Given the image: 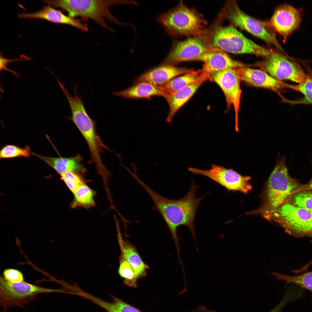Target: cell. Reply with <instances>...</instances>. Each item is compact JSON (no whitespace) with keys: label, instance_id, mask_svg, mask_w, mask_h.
<instances>
[{"label":"cell","instance_id":"6da1fadb","mask_svg":"<svg viewBox=\"0 0 312 312\" xmlns=\"http://www.w3.org/2000/svg\"><path fill=\"white\" fill-rule=\"evenodd\" d=\"M187 194L183 198L176 200L166 198L151 189L145 183L142 187L152 199L154 205L152 210L158 211L161 214L175 242L178 256H180L179 238L177 229L181 225L187 227L192 235L195 243L196 236L194 226L195 216L197 208L204 196L196 198L195 192L200 185L193 181Z\"/></svg>","mask_w":312,"mask_h":312},{"label":"cell","instance_id":"7a4b0ae2","mask_svg":"<svg viewBox=\"0 0 312 312\" xmlns=\"http://www.w3.org/2000/svg\"><path fill=\"white\" fill-rule=\"evenodd\" d=\"M71 110V116L67 118L75 125L85 140L90 151V162L95 164L97 173L102 177L108 176L110 172L102 161L101 154L103 149L110 150L103 142L96 129V121L88 115L81 97L75 93L67 98Z\"/></svg>","mask_w":312,"mask_h":312},{"label":"cell","instance_id":"3957f363","mask_svg":"<svg viewBox=\"0 0 312 312\" xmlns=\"http://www.w3.org/2000/svg\"><path fill=\"white\" fill-rule=\"evenodd\" d=\"M285 160L284 157L277 162L267 181L263 203L249 214H260L263 217L284 203L302 186L289 175Z\"/></svg>","mask_w":312,"mask_h":312},{"label":"cell","instance_id":"277c9868","mask_svg":"<svg viewBox=\"0 0 312 312\" xmlns=\"http://www.w3.org/2000/svg\"><path fill=\"white\" fill-rule=\"evenodd\" d=\"M50 6L60 8L67 12L73 18L80 16L90 18L104 29L113 31L105 19L118 24L121 23L112 15L109 8L123 3L122 1L97 0H45Z\"/></svg>","mask_w":312,"mask_h":312},{"label":"cell","instance_id":"5b68a950","mask_svg":"<svg viewBox=\"0 0 312 312\" xmlns=\"http://www.w3.org/2000/svg\"><path fill=\"white\" fill-rule=\"evenodd\" d=\"M158 20L171 36L182 35L203 38L207 33L200 16L182 2L173 9L160 15Z\"/></svg>","mask_w":312,"mask_h":312},{"label":"cell","instance_id":"8992f818","mask_svg":"<svg viewBox=\"0 0 312 312\" xmlns=\"http://www.w3.org/2000/svg\"><path fill=\"white\" fill-rule=\"evenodd\" d=\"M209 36L211 47L233 53L252 54L266 57L275 53L246 38L233 26L216 27Z\"/></svg>","mask_w":312,"mask_h":312},{"label":"cell","instance_id":"52a82bcc","mask_svg":"<svg viewBox=\"0 0 312 312\" xmlns=\"http://www.w3.org/2000/svg\"><path fill=\"white\" fill-rule=\"evenodd\" d=\"M276 223L290 235L312 239V211L285 202L263 217Z\"/></svg>","mask_w":312,"mask_h":312},{"label":"cell","instance_id":"ba28073f","mask_svg":"<svg viewBox=\"0 0 312 312\" xmlns=\"http://www.w3.org/2000/svg\"><path fill=\"white\" fill-rule=\"evenodd\" d=\"M61 290L46 288L26 282L12 283L0 277V303L4 311L13 307H23L39 294L60 292Z\"/></svg>","mask_w":312,"mask_h":312},{"label":"cell","instance_id":"9c48e42d","mask_svg":"<svg viewBox=\"0 0 312 312\" xmlns=\"http://www.w3.org/2000/svg\"><path fill=\"white\" fill-rule=\"evenodd\" d=\"M223 13L233 25L283 51L268 24L258 20L244 13L239 8L236 1H229L226 2Z\"/></svg>","mask_w":312,"mask_h":312},{"label":"cell","instance_id":"30bf717a","mask_svg":"<svg viewBox=\"0 0 312 312\" xmlns=\"http://www.w3.org/2000/svg\"><path fill=\"white\" fill-rule=\"evenodd\" d=\"M259 66L275 78L282 81L289 80L300 84L305 83L308 75L297 63L283 55L275 53L266 57Z\"/></svg>","mask_w":312,"mask_h":312},{"label":"cell","instance_id":"8fae6325","mask_svg":"<svg viewBox=\"0 0 312 312\" xmlns=\"http://www.w3.org/2000/svg\"><path fill=\"white\" fill-rule=\"evenodd\" d=\"M188 170L193 174L206 177L229 191L247 194L252 188L249 183L250 176H242L231 168L213 164L208 170L191 167Z\"/></svg>","mask_w":312,"mask_h":312},{"label":"cell","instance_id":"7c38bea8","mask_svg":"<svg viewBox=\"0 0 312 312\" xmlns=\"http://www.w3.org/2000/svg\"><path fill=\"white\" fill-rule=\"evenodd\" d=\"M209 80L216 83L222 90L226 98L227 109L233 106L235 129L236 132H238V114L242 92L241 80L235 68L228 69L210 74Z\"/></svg>","mask_w":312,"mask_h":312},{"label":"cell","instance_id":"4fadbf2b","mask_svg":"<svg viewBox=\"0 0 312 312\" xmlns=\"http://www.w3.org/2000/svg\"><path fill=\"white\" fill-rule=\"evenodd\" d=\"M202 38H188L176 43L163 62L173 65L184 62L196 60L203 53L215 48L211 47Z\"/></svg>","mask_w":312,"mask_h":312},{"label":"cell","instance_id":"5bb4252c","mask_svg":"<svg viewBox=\"0 0 312 312\" xmlns=\"http://www.w3.org/2000/svg\"><path fill=\"white\" fill-rule=\"evenodd\" d=\"M301 21L300 10L285 3L276 8L268 24L283 37L285 41L299 27Z\"/></svg>","mask_w":312,"mask_h":312},{"label":"cell","instance_id":"9a60e30c","mask_svg":"<svg viewBox=\"0 0 312 312\" xmlns=\"http://www.w3.org/2000/svg\"><path fill=\"white\" fill-rule=\"evenodd\" d=\"M241 80L252 86L269 89L277 92L289 88L290 84L278 80L263 70L245 66L235 68Z\"/></svg>","mask_w":312,"mask_h":312},{"label":"cell","instance_id":"2e32d148","mask_svg":"<svg viewBox=\"0 0 312 312\" xmlns=\"http://www.w3.org/2000/svg\"><path fill=\"white\" fill-rule=\"evenodd\" d=\"M196 60L204 63L202 69L209 74L228 69L245 66L231 58L222 50L216 48L203 53Z\"/></svg>","mask_w":312,"mask_h":312},{"label":"cell","instance_id":"e0dca14e","mask_svg":"<svg viewBox=\"0 0 312 312\" xmlns=\"http://www.w3.org/2000/svg\"><path fill=\"white\" fill-rule=\"evenodd\" d=\"M193 70L192 69L177 67L172 65L164 64L141 75L135 80L134 84L144 82L161 86L178 76Z\"/></svg>","mask_w":312,"mask_h":312},{"label":"cell","instance_id":"ac0fdd59","mask_svg":"<svg viewBox=\"0 0 312 312\" xmlns=\"http://www.w3.org/2000/svg\"><path fill=\"white\" fill-rule=\"evenodd\" d=\"M194 82L170 95L166 99L169 106L166 119L167 123L171 122L176 114L194 95L199 87L205 81L209 80V74L203 71Z\"/></svg>","mask_w":312,"mask_h":312},{"label":"cell","instance_id":"d6986e66","mask_svg":"<svg viewBox=\"0 0 312 312\" xmlns=\"http://www.w3.org/2000/svg\"><path fill=\"white\" fill-rule=\"evenodd\" d=\"M18 15L21 18L43 19L56 23L70 25L84 32L88 30L86 24L66 16L60 11L49 5L45 6L42 10L36 12L23 13Z\"/></svg>","mask_w":312,"mask_h":312},{"label":"cell","instance_id":"ffe728a7","mask_svg":"<svg viewBox=\"0 0 312 312\" xmlns=\"http://www.w3.org/2000/svg\"><path fill=\"white\" fill-rule=\"evenodd\" d=\"M32 154L45 162L60 174L66 172H72L81 175L84 174L86 171L82 164L83 159L79 154L68 157H48L35 153Z\"/></svg>","mask_w":312,"mask_h":312},{"label":"cell","instance_id":"44dd1931","mask_svg":"<svg viewBox=\"0 0 312 312\" xmlns=\"http://www.w3.org/2000/svg\"><path fill=\"white\" fill-rule=\"evenodd\" d=\"M112 94L116 96L130 99L141 98L150 99L153 96H162L166 99L168 94L160 86L146 82H140L134 84L128 88Z\"/></svg>","mask_w":312,"mask_h":312},{"label":"cell","instance_id":"7402d4cb","mask_svg":"<svg viewBox=\"0 0 312 312\" xmlns=\"http://www.w3.org/2000/svg\"><path fill=\"white\" fill-rule=\"evenodd\" d=\"M116 225L118 239L121 252L120 256L127 260L132 267L138 278L145 277L149 267L145 264L135 248L127 240L122 238L119 225L116 221Z\"/></svg>","mask_w":312,"mask_h":312},{"label":"cell","instance_id":"603a6c76","mask_svg":"<svg viewBox=\"0 0 312 312\" xmlns=\"http://www.w3.org/2000/svg\"><path fill=\"white\" fill-rule=\"evenodd\" d=\"M202 70H194L182 76L175 77L161 86L169 96L196 81L200 77Z\"/></svg>","mask_w":312,"mask_h":312},{"label":"cell","instance_id":"cb8c5ba5","mask_svg":"<svg viewBox=\"0 0 312 312\" xmlns=\"http://www.w3.org/2000/svg\"><path fill=\"white\" fill-rule=\"evenodd\" d=\"M308 78L303 84L296 85H290L289 89L295 90L301 93L302 97L296 100H289L285 99L283 102L292 105L305 104L312 105V69L307 67Z\"/></svg>","mask_w":312,"mask_h":312},{"label":"cell","instance_id":"d4e9b609","mask_svg":"<svg viewBox=\"0 0 312 312\" xmlns=\"http://www.w3.org/2000/svg\"><path fill=\"white\" fill-rule=\"evenodd\" d=\"M271 274L275 279L285 281V286L294 284L301 289L308 290L312 293V270L305 271L300 274L294 276L283 274L272 271Z\"/></svg>","mask_w":312,"mask_h":312},{"label":"cell","instance_id":"484cf974","mask_svg":"<svg viewBox=\"0 0 312 312\" xmlns=\"http://www.w3.org/2000/svg\"><path fill=\"white\" fill-rule=\"evenodd\" d=\"M74 199L72 203V208L81 207L89 208L95 205V192L83 183L73 193Z\"/></svg>","mask_w":312,"mask_h":312},{"label":"cell","instance_id":"4316f807","mask_svg":"<svg viewBox=\"0 0 312 312\" xmlns=\"http://www.w3.org/2000/svg\"><path fill=\"white\" fill-rule=\"evenodd\" d=\"M285 202L312 211V190H298L291 195Z\"/></svg>","mask_w":312,"mask_h":312},{"label":"cell","instance_id":"83f0119b","mask_svg":"<svg viewBox=\"0 0 312 312\" xmlns=\"http://www.w3.org/2000/svg\"><path fill=\"white\" fill-rule=\"evenodd\" d=\"M32 153L30 147L26 146L21 148L13 144H6L3 146L0 151L1 159L17 157L29 158Z\"/></svg>","mask_w":312,"mask_h":312},{"label":"cell","instance_id":"f1b7e54d","mask_svg":"<svg viewBox=\"0 0 312 312\" xmlns=\"http://www.w3.org/2000/svg\"><path fill=\"white\" fill-rule=\"evenodd\" d=\"M118 273L123 279L124 283L127 286L133 288L137 287L138 278L135 276L133 270L129 262L120 256Z\"/></svg>","mask_w":312,"mask_h":312},{"label":"cell","instance_id":"f546056e","mask_svg":"<svg viewBox=\"0 0 312 312\" xmlns=\"http://www.w3.org/2000/svg\"><path fill=\"white\" fill-rule=\"evenodd\" d=\"M111 302L105 301L102 308L107 312H143L141 311L116 297L111 295Z\"/></svg>","mask_w":312,"mask_h":312},{"label":"cell","instance_id":"4dcf8cb0","mask_svg":"<svg viewBox=\"0 0 312 312\" xmlns=\"http://www.w3.org/2000/svg\"><path fill=\"white\" fill-rule=\"evenodd\" d=\"M60 175L61 179L73 193L81 185L84 183V181L81 175L78 173L66 172L60 174Z\"/></svg>","mask_w":312,"mask_h":312},{"label":"cell","instance_id":"1f68e13d","mask_svg":"<svg viewBox=\"0 0 312 312\" xmlns=\"http://www.w3.org/2000/svg\"><path fill=\"white\" fill-rule=\"evenodd\" d=\"M3 274L5 279L12 283H19L24 281L23 274L16 269H6L4 270Z\"/></svg>","mask_w":312,"mask_h":312},{"label":"cell","instance_id":"d6a6232c","mask_svg":"<svg viewBox=\"0 0 312 312\" xmlns=\"http://www.w3.org/2000/svg\"><path fill=\"white\" fill-rule=\"evenodd\" d=\"M23 60L22 59H6L3 57V56L1 55L0 57V70L1 72L3 70H6L8 71L17 77L18 78L21 77V75L15 72L14 71L11 70L7 67V66L9 64V63H11L12 62H15L17 61H23Z\"/></svg>","mask_w":312,"mask_h":312},{"label":"cell","instance_id":"836d02e7","mask_svg":"<svg viewBox=\"0 0 312 312\" xmlns=\"http://www.w3.org/2000/svg\"><path fill=\"white\" fill-rule=\"evenodd\" d=\"M286 305L285 302L281 300L269 312H280Z\"/></svg>","mask_w":312,"mask_h":312},{"label":"cell","instance_id":"e575fe53","mask_svg":"<svg viewBox=\"0 0 312 312\" xmlns=\"http://www.w3.org/2000/svg\"><path fill=\"white\" fill-rule=\"evenodd\" d=\"M312 163V157L311 160ZM312 190V179L311 181L306 185H302L300 190Z\"/></svg>","mask_w":312,"mask_h":312},{"label":"cell","instance_id":"d590c367","mask_svg":"<svg viewBox=\"0 0 312 312\" xmlns=\"http://www.w3.org/2000/svg\"><path fill=\"white\" fill-rule=\"evenodd\" d=\"M308 264L309 265H312V259L309 262Z\"/></svg>","mask_w":312,"mask_h":312},{"label":"cell","instance_id":"8d00e7d4","mask_svg":"<svg viewBox=\"0 0 312 312\" xmlns=\"http://www.w3.org/2000/svg\"><path fill=\"white\" fill-rule=\"evenodd\" d=\"M205 312L203 311H194V312Z\"/></svg>","mask_w":312,"mask_h":312},{"label":"cell","instance_id":"74e56055","mask_svg":"<svg viewBox=\"0 0 312 312\" xmlns=\"http://www.w3.org/2000/svg\"><path fill=\"white\" fill-rule=\"evenodd\" d=\"M4 312H5V311Z\"/></svg>","mask_w":312,"mask_h":312}]
</instances>
